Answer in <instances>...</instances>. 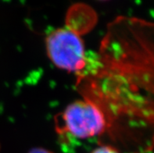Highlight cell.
<instances>
[{
	"mask_svg": "<svg viewBox=\"0 0 154 153\" xmlns=\"http://www.w3.org/2000/svg\"><path fill=\"white\" fill-rule=\"evenodd\" d=\"M77 85L103 113L116 145L128 153L153 147L154 23L116 18Z\"/></svg>",
	"mask_w": 154,
	"mask_h": 153,
	"instance_id": "1",
	"label": "cell"
},
{
	"mask_svg": "<svg viewBox=\"0 0 154 153\" xmlns=\"http://www.w3.org/2000/svg\"><path fill=\"white\" fill-rule=\"evenodd\" d=\"M46 49L52 62L59 68L82 74L88 65L82 39L76 31L60 28L52 31L46 38Z\"/></svg>",
	"mask_w": 154,
	"mask_h": 153,
	"instance_id": "2",
	"label": "cell"
},
{
	"mask_svg": "<svg viewBox=\"0 0 154 153\" xmlns=\"http://www.w3.org/2000/svg\"><path fill=\"white\" fill-rule=\"evenodd\" d=\"M61 122L63 126L59 131L78 139L95 137L106 130L103 113L96 105L85 99L66 107L62 113Z\"/></svg>",
	"mask_w": 154,
	"mask_h": 153,
	"instance_id": "3",
	"label": "cell"
},
{
	"mask_svg": "<svg viewBox=\"0 0 154 153\" xmlns=\"http://www.w3.org/2000/svg\"><path fill=\"white\" fill-rule=\"evenodd\" d=\"M92 153H120V151L110 145H102L94 150Z\"/></svg>",
	"mask_w": 154,
	"mask_h": 153,
	"instance_id": "4",
	"label": "cell"
},
{
	"mask_svg": "<svg viewBox=\"0 0 154 153\" xmlns=\"http://www.w3.org/2000/svg\"><path fill=\"white\" fill-rule=\"evenodd\" d=\"M29 153H53L50 151L46 149H42V148H35V149H32Z\"/></svg>",
	"mask_w": 154,
	"mask_h": 153,
	"instance_id": "5",
	"label": "cell"
},
{
	"mask_svg": "<svg viewBox=\"0 0 154 153\" xmlns=\"http://www.w3.org/2000/svg\"><path fill=\"white\" fill-rule=\"evenodd\" d=\"M100 1H107V0H100Z\"/></svg>",
	"mask_w": 154,
	"mask_h": 153,
	"instance_id": "6",
	"label": "cell"
}]
</instances>
